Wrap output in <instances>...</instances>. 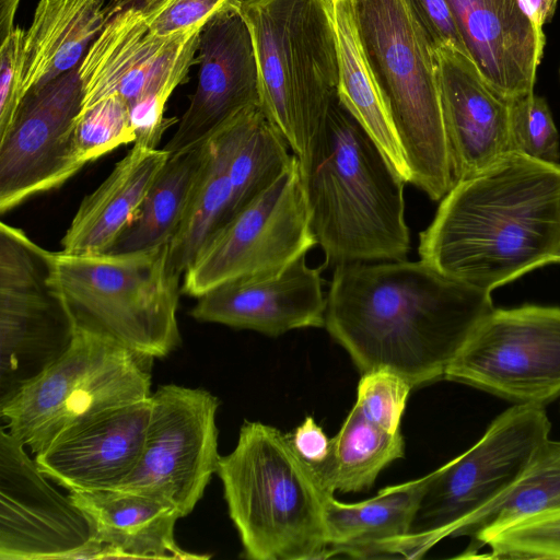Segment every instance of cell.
I'll list each match as a JSON object with an SVG mask.
<instances>
[{"mask_svg": "<svg viewBox=\"0 0 560 560\" xmlns=\"http://www.w3.org/2000/svg\"><path fill=\"white\" fill-rule=\"evenodd\" d=\"M106 16L104 0H39L24 34V94L78 69Z\"/></svg>", "mask_w": 560, "mask_h": 560, "instance_id": "obj_25", "label": "cell"}, {"mask_svg": "<svg viewBox=\"0 0 560 560\" xmlns=\"http://www.w3.org/2000/svg\"><path fill=\"white\" fill-rule=\"evenodd\" d=\"M544 406L514 405L499 415L468 451L429 474L399 555L421 558L478 510L500 497L549 440Z\"/></svg>", "mask_w": 560, "mask_h": 560, "instance_id": "obj_9", "label": "cell"}, {"mask_svg": "<svg viewBox=\"0 0 560 560\" xmlns=\"http://www.w3.org/2000/svg\"><path fill=\"white\" fill-rule=\"evenodd\" d=\"M90 521L97 559H206L183 550L175 539L182 517L171 503L120 489L70 491Z\"/></svg>", "mask_w": 560, "mask_h": 560, "instance_id": "obj_22", "label": "cell"}, {"mask_svg": "<svg viewBox=\"0 0 560 560\" xmlns=\"http://www.w3.org/2000/svg\"><path fill=\"white\" fill-rule=\"evenodd\" d=\"M152 357L77 329L68 351L0 405L8 431L35 455L71 428L151 397Z\"/></svg>", "mask_w": 560, "mask_h": 560, "instance_id": "obj_8", "label": "cell"}, {"mask_svg": "<svg viewBox=\"0 0 560 560\" xmlns=\"http://www.w3.org/2000/svg\"><path fill=\"white\" fill-rule=\"evenodd\" d=\"M305 257L212 288L197 298L190 315L199 322L272 337L299 328L324 327L327 301L322 269L310 267Z\"/></svg>", "mask_w": 560, "mask_h": 560, "instance_id": "obj_18", "label": "cell"}, {"mask_svg": "<svg viewBox=\"0 0 560 560\" xmlns=\"http://www.w3.org/2000/svg\"><path fill=\"white\" fill-rule=\"evenodd\" d=\"M330 2L339 55V98L376 141L398 175L410 183L401 148L359 40L352 2Z\"/></svg>", "mask_w": 560, "mask_h": 560, "instance_id": "obj_27", "label": "cell"}, {"mask_svg": "<svg viewBox=\"0 0 560 560\" xmlns=\"http://www.w3.org/2000/svg\"><path fill=\"white\" fill-rule=\"evenodd\" d=\"M289 148L261 104L243 112L240 135L229 164L232 190L229 221L289 168L294 158V154H289Z\"/></svg>", "mask_w": 560, "mask_h": 560, "instance_id": "obj_31", "label": "cell"}, {"mask_svg": "<svg viewBox=\"0 0 560 560\" xmlns=\"http://www.w3.org/2000/svg\"><path fill=\"white\" fill-rule=\"evenodd\" d=\"M24 34L21 27L0 44V138L11 127L24 97Z\"/></svg>", "mask_w": 560, "mask_h": 560, "instance_id": "obj_37", "label": "cell"}, {"mask_svg": "<svg viewBox=\"0 0 560 560\" xmlns=\"http://www.w3.org/2000/svg\"><path fill=\"white\" fill-rule=\"evenodd\" d=\"M551 262H560V246L558 247L557 252L552 256Z\"/></svg>", "mask_w": 560, "mask_h": 560, "instance_id": "obj_43", "label": "cell"}, {"mask_svg": "<svg viewBox=\"0 0 560 560\" xmlns=\"http://www.w3.org/2000/svg\"><path fill=\"white\" fill-rule=\"evenodd\" d=\"M244 110L206 140V161L190 205L170 242V262L179 276L185 273L203 244L229 221L232 198L229 164L240 135Z\"/></svg>", "mask_w": 560, "mask_h": 560, "instance_id": "obj_26", "label": "cell"}, {"mask_svg": "<svg viewBox=\"0 0 560 560\" xmlns=\"http://www.w3.org/2000/svg\"><path fill=\"white\" fill-rule=\"evenodd\" d=\"M21 0H0V44L15 30L14 19Z\"/></svg>", "mask_w": 560, "mask_h": 560, "instance_id": "obj_42", "label": "cell"}, {"mask_svg": "<svg viewBox=\"0 0 560 560\" xmlns=\"http://www.w3.org/2000/svg\"><path fill=\"white\" fill-rule=\"evenodd\" d=\"M411 389L398 373L385 368L372 370L359 381L355 404L371 421L397 434Z\"/></svg>", "mask_w": 560, "mask_h": 560, "instance_id": "obj_35", "label": "cell"}, {"mask_svg": "<svg viewBox=\"0 0 560 560\" xmlns=\"http://www.w3.org/2000/svg\"><path fill=\"white\" fill-rule=\"evenodd\" d=\"M299 162L311 230L327 265L405 260L406 182L339 96Z\"/></svg>", "mask_w": 560, "mask_h": 560, "instance_id": "obj_3", "label": "cell"}, {"mask_svg": "<svg viewBox=\"0 0 560 560\" xmlns=\"http://www.w3.org/2000/svg\"><path fill=\"white\" fill-rule=\"evenodd\" d=\"M525 13L540 28L550 22L558 0H518Z\"/></svg>", "mask_w": 560, "mask_h": 560, "instance_id": "obj_41", "label": "cell"}, {"mask_svg": "<svg viewBox=\"0 0 560 560\" xmlns=\"http://www.w3.org/2000/svg\"><path fill=\"white\" fill-rule=\"evenodd\" d=\"M513 150L548 164H560L559 133L546 100L534 92L510 100Z\"/></svg>", "mask_w": 560, "mask_h": 560, "instance_id": "obj_34", "label": "cell"}, {"mask_svg": "<svg viewBox=\"0 0 560 560\" xmlns=\"http://www.w3.org/2000/svg\"><path fill=\"white\" fill-rule=\"evenodd\" d=\"M468 55L509 101L534 92L545 47L542 28L518 0H447Z\"/></svg>", "mask_w": 560, "mask_h": 560, "instance_id": "obj_21", "label": "cell"}, {"mask_svg": "<svg viewBox=\"0 0 560 560\" xmlns=\"http://www.w3.org/2000/svg\"><path fill=\"white\" fill-rule=\"evenodd\" d=\"M83 93L78 69L30 90L0 138V213L57 188L84 164L74 145Z\"/></svg>", "mask_w": 560, "mask_h": 560, "instance_id": "obj_14", "label": "cell"}, {"mask_svg": "<svg viewBox=\"0 0 560 560\" xmlns=\"http://www.w3.org/2000/svg\"><path fill=\"white\" fill-rule=\"evenodd\" d=\"M288 436L296 453L313 468L326 462L330 448V439L312 416H307Z\"/></svg>", "mask_w": 560, "mask_h": 560, "instance_id": "obj_40", "label": "cell"}, {"mask_svg": "<svg viewBox=\"0 0 560 560\" xmlns=\"http://www.w3.org/2000/svg\"><path fill=\"white\" fill-rule=\"evenodd\" d=\"M488 546L490 559H558L560 560V509L548 511L489 534L470 545V557Z\"/></svg>", "mask_w": 560, "mask_h": 560, "instance_id": "obj_32", "label": "cell"}, {"mask_svg": "<svg viewBox=\"0 0 560 560\" xmlns=\"http://www.w3.org/2000/svg\"><path fill=\"white\" fill-rule=\"evenodd\" d=\"M240 8L217 13L200 33L197 89L162 148L170 155L203 142L240 112L261 104L253 38Z\"/></svg>", "mask_w": 560, "mask_h": 560, "instance_id": "obj_17", "label": "cell"}, {"mask_svg": "<svg viewBox=\"0 0 560 560\" xmlns=\"http://www.w3.org/2000/svg\"><path fill=\"white\" fill-rule=\"evenodd\" d=\"M217 474L244 557L252 560L330 558L327 491L288 434L245 421Z\"/></svg>", "mask_w": 560, "mask_h": 560, "instance_id": "obj_4", "label": "cell"}, {"mask_svg": "<svg viewBox=\"0 0 560 560\" xmlns=\"http://www.w3.org/2000/svg\"><path fill=\"white\" fill-rule=\"evenodd\" d=\"M167 101L163 95L151 94L128 103L130 122L136 133L135 143L158 148L163 131L171 125L164 118Z\"/></svg>", "mask_w": 560, "mask_h": 560, "instance_id": "obj_39", "label": "cell"}, {"mask_svg": "<svg viewBox=\"0 0 560 560\" xmlns=\"http://www.w3.org/2000/svg\"><path fill=\"white\" fill-rule=\"evenodd\" d=\"M406 1L433 50L448 46L469 57L447 0Z\"/></svg>", "mask_w": 560, "mask_h": 560, "instance_id": "obj_38", "label": "cell"}, {"mask_svg": "<svg viewBox=\"0 0 560 560\" xmlns=\"http://www.w3.org/2000/svg\"><path fill=\"white\" fill-rule=\"evenodd\" d=\"M429 474L388 486L358 503H342L330 493L326 524L330 557L342 553L358 559L399 555L409 534Z\"/></svg>", "mask_w": 560, "mask_h": 560, "instance_id": "obj_24", "label": "cell"}, {"mask_svg": "<svg viewBox=\"0 0 560 560\" xmlns=\"http://www.w3.org/2000/svg\"><path fill=\"white\" fill-rule=\"evenodd\" d=\"M445 380L516 405L560 395V307L493 308L446 369Z\"/></svg>", "mask_w": 560, "mask_h": 560, "instance_id": "obj_11", "label": "cell"}, {"mask_svg": "<svg viewBox=\"0 0 560 560\" xmlns=\"http://www.w3.org/2000/svg\"><path fill=\"white\" fill-rule=\"evenodd\" d=\"M359 40L410 183L441 200L454 186L434 50L406 0H351Z\"/></svg>", "mask_w": 560, "mask_h": 560, "instance_id": "obj_5", "label": "cell"}, {"mask_svg": "<svg viewBox=\"0 0 560 560\" xmlns=\"http://www.w3.org/2000/svg\"><path fill=\"white\" fill-rule=\"evenodd\" d=\"M316 244L294 155L271 187L203 244L184 273L182 290L199 298L223 282L281 268Z\"/></svg>", "mask_w": 560, "mask_h": 560, "instance_id": "obj_13", "label": "cell"}, {"mask_svg": "<svg viewBox=\"0 0 560 560\" xmlns=\"http://www.w3.org/2000/svg\"><path fill=\"white\" fill-rule=\"evenodd\" d=\"M404 455L401 433L385 431L354 404L340 430L330 439L326 462L314 470L327 491L361 492L370 489L380 472Z\"/></svg>", "mask_w": 560, "mask_h": 560, "instance_id": "obj_29", "label": "cell"}, {"mask_svg": "<svg viewBox=\"0 0 560 560\" xmlns=\"http://www.w3.org/2000/svg\"><path fill=\"white\" fill-rule=\"evenodd\" d=\"M326 301L325 327L361 374L389 369L412 388L444 378L494 308L491 292L422 259L336 266Z\"/></svg>", "mask_w": 560, "mask_h": 560, "instance_id": "obj_1", "label": "cell"}, {"mask_svg": "<svg viewBox=\"0 0 560 560\" xmlns=\"http://www.w3.org/2000/svg\"><path fill=\"white\" fill-rule=\"evenodd\" d=\"M150 411L151 397L94 417L59 435L35 462L70 491L116 489L138 464Z\"/></svg>", "mask_w": 560, "mask_h": 560, "instance_id": "obj_20", "label": "cell"}, {"mask_svg": "<svg viewBox=\"0 0 560 560\" xmlns=\"http://www.w3.org/2000/svg\"><path fill=\"white\" fill-rule=\"evenodd\" d=\"M219 404L203 388L161 386L151 395L138 464L116 489L166 501L187 516L218 469Z\"/></svg>", "mask_w": 560, "mask_h": 560, "instance_id": "obj_12", "label": "cell"}, {"mask_svg": "<svg viewBox=\"0 0 560 560\" xmlns=\"http://www.w3.org/2000/svg\"><path fill=\"white\" fill-rule=\"evenodd\" d=\"M559 75H560V68H559Z\"/></svg>", "mask_w": 560, "mask_h": 560, "instance_id": "obj_44", "label": "cell"}, {"mask_svg": "<svg viewBox=\"0 0 560 560\" xmlns=\"http://www.w3.org/2000/svg\"><path fill=\"white\" fill-rule=\"evenodd\" d=\"M168 156L163 149L133 143L107 178L80 203L61 240V253H108L137 217Z\"/></svg>", "mask_w": 560, "mask_h": 560, "instance_id": "obj_23", "label": "cell"}, {"mask_svg": "<svg viewBox=\"0 0 560 560\" xmlns=\"http://www.w3.org/2000/svg\"><path fill=\"white\" fill-rule=\"evenodd\" d=\"M260 80L261 105L299 161L339 96L330 0H242Z\"/></svg>", "mask_w": 560, "mask_h": 560, "instance_id": "obj_6", "label": "cell"}, {"mask_svg": "<svg viewBox=\"0 0 560 560\" xmlns=\"http://www.w3.org/2000/svg\"><path fill=\"white\" fill-rule=\"evenodd\" d=\"M440 273L491 292L551 262L560 246V164L511 152L456 182L419 235Z\"/></svg>", "mask_w": 560, "mask_h": 560, "instance_id": "obj_2", "label": "cell"}, {"mask_svg": "<svg viewBox=\"0 0 560 560\" xmlns=\"http://www.w3.org/2000/svg\"><path fill=\"white\" fill-rule=\"evenodd\" d=\"M75 323L55 278V253L0 224V405L71 347Z\"/></svg>", "mask_w": 560, "mask_h": 560, "instance_id": "obj_10", "label": "cell"}, {"mask_svg": "<svg viewBox=\"0 0 560 560\" xmlns=\"http://www.w3.org/2000/svg\"><path fill=\"white\" fill-rule=\"evenodd\" d=\"M93 538L84 512L48 481L25 445L0 430V560L80 559Z\"/></svg>", "mask_w": 560, "mask_h": 560, "instance_id": "obj_16", "label": "cell"}, {"mask_svg": "<svg viewBox=\"0 0 560 560\" xmlns=\"http://www.w3.org/2000/svg\"><path fill=\"white\" fill-rule=\"evenodd\" d=\"M242 0H141L139 5L150 30L160 36L203 26L222 10Z\"/></svg>", "mask_w": 560, "mask_h": 560, "instance_id": "obj_36", "label": "cell"}, {"mask_svg": "<svg viewBox=\"0 0 560 560\" xmlns=\"http://www.w3.org/2000/svg\"><path fill=\"white\" fill-rule=\"evenodd\" d=\"M203 26L160 36L137 5L107 15L78 68L82 109L115 94L128 103L151 94L170 98L187 80Z\"/></svg>", "mask_w": 560, "mask_h": 560, "instance_id": "obj_15", "label": "cell"}, {"mask_svg": "<svg viewBox=\"0 0 560 560\" xmlns=\"http://www.w3.org/2000/svg\"><path fill=\"white\" fill-rule=\"evenodd\" d=\"M443 124L454 183L514 152L510 101L480 74L472 60L448 46L434 50Z\"/></svg>", "mask_w": 560, "mask_h": 560, "instance_id": "obj_19", "label": "cell"}, {"mask_svg": "<svg viewBox=\"0 0 560 560\" xmlns=\"http://www.w3.org/2000/svg\"><path fill=\"white\" fill-rule=\"evenodd\" d=\"M557 509H560V441L547 440L518 479L468 517L453 537L468 536L474 545L511 524Z\"/></svg>", "mask_w": 560, "mask_h": 560, "instance_id": "obj_30", "label": "cell"}, {"mask_svg": "<svg viewBox=\"0 0 560 560\" xmlns=\"http://www.w3.org/2000/svg\"><path fill=\"white\" fill-rule=\"evenodd\" d=\"M128 102L120 95L107 96L79 114L74 126V145L85 165L114 149L135 143Z\"/></svg>", "mask_w": 560, "mask_h": 560, "instance_id": "obj_33", "label": "cell"}, {"mask_svg": "<svg viewBox=\"0 0 560 560\" xmlns=\"http://www.w3.org/2000/svg\"><path fill=\"white\" fill-rule=\"evenodd\" d=\"M206 155V140L171 154L137 217L108 253L137 252L170 243L186 215Z\"/></svg>", "mask_w": 560, "mask_h": 560, "instance_id": "obj_28", "label": "cell"}, {"mask_svg": "<svg viewBox=\"0 0 560 560\" xmlns=\"http://www.w3.org/2000/svg\"><path fill=\"white\" fill-rule=\"evenodd\" d=\"M180 277L170 262V243L128 253H55L56 283L77 329L152 358L180 343Z\"/></svg>", "mask_w": 560, "mask_h": 560, "instance_id": "obj_7", "label": "cell"}]
</instances>
